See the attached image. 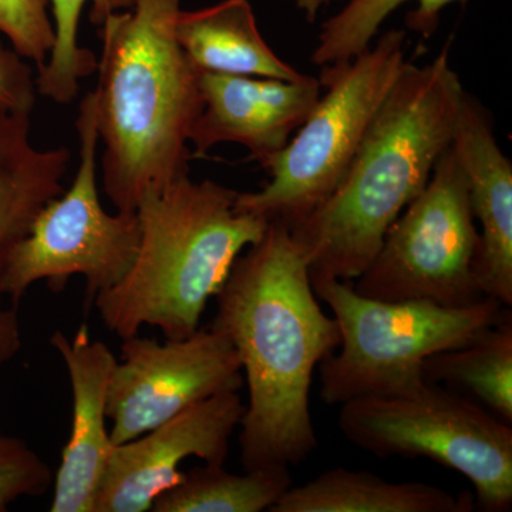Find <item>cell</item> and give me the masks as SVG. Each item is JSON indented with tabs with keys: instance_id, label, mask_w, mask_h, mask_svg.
<instances>
[{
	"instance_id": "cell-1",
	"label": "cell",
	"mask_w": 512,
	"mask_h": 512,
	"mask_svg": "<svg viewBox=\"0 0 512 512\" xmlns=\"http://www.w3.org/2000/svg\"><path fill=\"white\" fill-rule=\"evenodd\" d=\"M215 298L211 325L231 339L248 386L239 424L244 470L299 466L318 447L313 373L342 336L336 319L320 308L288 228L268 224L264 237L238 256Z\"/></svg>"
},
{
	"instance_id": "cell-2",
	"label": "cell",
	"mask_w": 512,
	"mask_h": 512,
	"mask_svg": "<svg viewBox=\"0 0 512 512\" xmlns=\"http://www.w3.org/2000/svg\"><path fill=\"white\" fill-rule=\"evenodd\" d=\"M450 49L448 42L424 66L404 64L338 188L288 229L311 279L359 278L387 229L429 183L466 96Z\"/></svg>"
},
{
	"instance_id": "cell-3",
	"label": "cell",
	"mask_w": 512,
	"mask_h": 512,
	"mask_svg": "<svg viewBox=\"0 0 512 512\" xmlns=\"http://www.w3.org/2000/svg\"><path fill=\"white\" fill-rule=\"evenodd\" d=\"M180 12L181 0H134L99 28L101 183L117 211L136 212L147 197L190 175L201 73L178 43Z\"/></svg>"
},
{
	"instance_id": "cell-4",
	"label": "cell",
	"mask_w": 512,
	"mask_h": 512,
	"mask_svg": "<svg viewBox=\"0 0 512 512\" xmlns=\"http://www.w3.org/2000/svg\"><path fill=\"white\" fill-rule=\"evenodd\" d=\"M237 197L225 185L187 175L138 205L136 258L119 284L93 302L110 332L123 340L151 326L165 339H184L201 328L238 256L268 228L239 211Z\"/></svg>"
},
{
	"instance_id": "cell-5",
	"label": "cell",
	"mask_w": 512,
	"mask_h": 512,
	"mask_svg": "<svg viewBox=\"0 0 512 512\" xmlns=\"http://www.w3.org/2000/svg\"><path fill=\"white\" fill-rule=\"evenodd\" d=\"M329 306L342 342L319 365L320 399L342 406L359 397L404 396L426 384V359L460 348L510 311L485 296L467 306L426 301H376L359 295L352 281L311 279Z\"/></svg>"
},
{
	"instance_id": "cell-6",
	"label": "cell",
	"mask_w": 512,
	"mask_h": 512,
	"mask_svg": "<svg viewBox=\"0 0 512 512\" xmlns=\"http://www.w3.org/2000/svg\"><path fill=\"white\" fill-rule=\"evenodd\" d=\"M406 62V33L387 30L355 59L322 66L319 82L326 93L266 165L269 183L259 191L238 192V210L291 229L322 207L345 177Z\"/></svg>"
},
{
	"instance_id": "cell-7",
	"label": "cell",
	"mask_w": 512,
	"mask_h": 512,
	"mask_svg": "<svg viewBox=\"0 0 512 512\" xmlns=\"http://www.w3.org/2000/svg\"><path fill=\"white\" fill-rule=\"evenodd\" d=\"M346 439L379 458L426 457L463 474L488 512L512 507V426L467 397L427 382L404 396L340 406Z\"/></svg>"
},
{
	"instance_id": "cell-8",
	"label": "cell",
	"mask_w": 512,
	"mask_h": 512,
	"mask_svg": "<svg viewBox=\"0 0 512 512\" xmlns=\"http://www.w3.org/2000/svg\"><path fill=\"white\" fill-rule=\"evenodd\" d=\"M80 160L72 187L49 202L28 234L9 252L0 272V296L18 306L28 289L45 281L62 292L74 275L86 279V303L119 284L140 244L137 212L109 214L97 185L96 96L87 93L76 121Z\"/></svg>"
},
{
	"instance_id": "cell-9",
	"label": "cell",
	"mask_w": 512,
	"mask_h": 512,
	"mask_svg": "<svg viewBox=\"0 0 512 512\" xmlns=\"http://www.w3.org/2000/svg\"><path fill=\"white\" fill-rule=\"evenodd\" d=\"M478 256L480 234L466 175L450 146L424 190L387 229L353 289L376 301L471 305L485 298L478 285Z\"/></svg>"
},
{
	"instance_id": "cell-10",
	"label": "cell",
	"mask_w": 512,
	"mask_h": 512,
	"mask_svg": "<svg viewBox=\"0 0 512 512\" xmlns=\"http://www.w3.org/2000/svg\"><path fill=\"white\" fill-rule=\"evenodd\" d=\"M244 386L241 360L217 326L184 339H123L111 375L107 419L111 443H126L215 394Z\"/></svg>"
},
{
	"instance_id": "cell-11",
	"label": "cell",
	"mask_w": 512,
	"mask_h": 512,
	"mask_svg": "<svg viewBox=\"0 0 512 512\" xmlns=\"http://www.w3.org/2000/svg\"><path fill=\"white\" fill-rule=\"evenodd\" d=\"M244 413L238 392L215 394L137 439L116 444L94 512L151 511L161 494L180 483V466L188 457L224 464Z\"/></svg>"
},
{
	"instance_id": "cell-12",
	"label": "cell",
	"mask_w": 512,
	"mask_h": 512,
	"mask_svg": "<svg viewBox=\"0 0 512 512\" xmlns=\"http://www.w3.org/2000/svg\"><path fill=\"white\" fill-rule=\"evenodd\" d=\"M202 109L188 141L192 158L207 156L218 144L234 143L249 151L262 168L291 141L315 109L322 84L303 74L298 80L201 73Z\"/></svg>"
},
{
	"instance_id": "cell-13",
	"label": "cell",
	"mask_w": 512,
	"mask_h": 512,
	"mask_svg": "<svg viewBox=\"0 0 512 512\" xmlns=\"http://www.w3.org/2000/svg\"><path fill=\"white\" fill-rule=\"evenodd\" d=\"M62 357L72 389V429L53 481L50 512H94L97 493L114 444L107 430V394L117 357L90 338L86 323L72 338L63 330L50 336Z\"/></svg>"
},
{
	"instance_id": "cell-14",
	"label": "cell",
	"mask_w": 512,
	"mask_h": 512,
	"mask_svg": "<svg viewBox=\"0 0 512 512\" xmlns=\"http://www.w3.org/2000/svg\"><path fill=\"white\" fill-rule=\"evenodd\" d=\"M480 224L477 278L488 298L512 305V164L498 146L484 107L466 93L451 141Z\"/></svg>"
},
{
	"instance_id": "cell-15",
	"label": "cell",
	"mask_w": 512,
	"mask_h": 512,
	"mask_svg": "<svg viewBox=\"0 0 512 512\" xmlns=\"http://www.w3.org/2000/svg\"><path fill=\"white\" fill-rule=\"evenodd\" d=\"M178 43L200 73L298 80L303 73L275 55L259 32L248 0H222L198 10H181Z\"/></svg>"
},
{
	"instance_id": "cell-16",
	"label": "cell",
	"mask_w": 512,
	"mask_h": 512,
	"mask_svg": "<svg viewBox=\"0 0 512 512\" xmlns=\"http://www.w3.org/2000/svg\"><path fill=\"white\" fill-rule=\"evenodd\" d=\"M29 116L0 110V272L39 212L64 191L70 163L69 148L33 146Z\"/></svg>"
},
{
	"instance_id": "cell-17",
	"label": "cell",
	"mask_w": 512,
	"mask_h": 512,
	"mask_svg": "<svg viewBox=\"0 0 512 512\" xmlns=\"http://www.w3.org/2000/svg\"><path fill=\"white\" fill-rule=\"evenodd\" d=\"M470 494L426 483H392L367 471L332 468L292 485L269 512H471Z\"/></svg>"
},
{
	"instance_id": "cell-18",
	"label": "cell",
	"mask_w": 512,
	"mask_h": 512,
	"mask_svg": "<svg viewBox=\"0 0 512 512\" xmlns=\"http://www.w3.org/2000/svg\"><path fill=\"white\" fill-rule=\"evenodd\" d=\"M510 313L466 345L430 356L424 362L423 376L426 382L467 397L512 426Z\"/></svg>"
},
{
	"instance_id": "cell-19",
	"label": "cell",
	"mask_w": 512,
	"mask_h": 512,
	"mask_svg": "<svg viewBox=\"0 0 512 512\" xmlns=\"http://www.w3.org/2000/svg\"><path fill=\"white\" fill-rule=\"evenodd\" d=\"M293 485L288 467L229 473L224 464L184 471L180 483L154 501L153 512L269 511Z\"/></svg>"
},
{
	"instance_id": "cell-20",
	"label": "cell",
	"mask_w": 512,
	"mask_h": 512,
	"mask_svg": "<svg viewBox=\"0 0 512 512\" xmlns=\"http://www.w3.org/2000/svg\"><path fill=\"white\" fill-rule=\"evenodd\" d=\"M412 0H348L338 15L326 20L320 29L312 63L328 66L349 62L372 46L384 20ZM417 9L407 16V28L430 39L439 28L440 15L451 3L467 0H413Z\"/></svg>"
},
{
	"instance_id": "cell-21",
	"label": "cell",
	"mask_w": 512,
	"mask_h": 512,
	"mask_svg": "<svg viewBox=\"0 0 512 512\" xmlns=\"http://www.w3.org/2000/svg\"><path fill=\"white\" fill-rule=\"evenodd\" d=\"M90 6V22L100 28L113 13L133 8L134 0H50L55 46L42 69L37 70V92L56 103L76 99L79 82L97 69L96 57L77 42L80 18Z\"/></svg>"
},
{
	"instance_id": "cell-22",
	"label": "cell",
	"mask_w": 512,
	"mask_h": 512,
	"mask_svg": "<svg viewBox=\"0 0 512 512\" xmlns=\"http://www.w3.org/2000/svg\"><path fill=\"white\" fill-rule=\"evenodd\" d=\"M55 473L28 441L0 429V512L22 498L45 495Z\"/></svg>"
},
{
	"instance_id": "cell-23",
	"label": "cell",
	"mask_w": 512,
	"mask_h": 512,
	"mask_svg": "<svg viewBox=\"0 0 512 512\" xmlns=\"http://www.w3.org/2000/svg\"><path fill=\"white\" fill-rule=\"evenodd\" d=\"M50 13V0H0V33L20 57L35 62L37 70L45 66L55 46Z\"/></svg>"
},
{
	"instance_id": "cell-24",
	"label": "cell",
	"mask_w": 512,
	"mask_h": 512,
	"mask_svg": "<svg viewBox=\"0 0 512 512\" xmlns=\"http://www.w3.org/2000/svg\"><path fill=\"white\" fill-rule=\"evenodd\" d=\"M22 59L15 50L0 47V110L30 113L35 107L36 82Z\"/></svg>"
},
{
	"instance_id": "cell-25",
	"label": "cell",
	"mask_w": 512,
	"mask_h": 512,
	"mask_svg": "<svg viewBox=\"0 0 512 512\" xmlns=\"http://www.w3.org/2000/svg\"><path fill=\"white\" fill-rule=\"evenodd\" d=\"M22 345V330L15 306L0 309V369L18 356Z\"/></svg>"
},
{
	"instance_id": "cell-26",
	"label": "cell",
	"mask_w": 512,
	"mask_h": 512,
	"mask_svg": "<svg viewBox=\"0 0 512 512\" xmlns=\"http://www.w3.org/2000/svg\"><path fill=\"white\" fill-rule=\"evenodd\" d=\"M335 0H296V6L301 10L303 16L309 20V22H315L318 18L320 10L329 6L330 3Z\"/></svg>"
}]
</instances>
